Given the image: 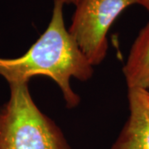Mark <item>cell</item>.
<instances>
[{"mask_svg": "<svg viewBox=\"0 0 149 149\" xmlns=\"http://www.w3.org/2000/svg\"><path fill=\"white\" fill-rule=\"evenodd\" d=\"M129 117L110 149H149V91L128 90Z\"/></svg>", "mask_w": 149, "mask_h": 149, "instance_id": "4", "label": "cell"}, {"mask_svg": "<svg viewBox=\"0 0 149 149\" xmlns=\"http://www.w3.org/2000/svg\"><path fill=\"white\" fill-rule=\"evenodd\" d=\"M128 90L149 89V22L139 32L123 68Z\"/></svg>", "mask_w": 149, "mask_h": 149, "instance_id": "5", "label": "cell"}, {"mask_svg": "<svg viewBox=\"0 0 149 149\" xmlns=\"http://www.w3.org/2000/svg\"><path fill=\"white\" fill-rule=\"evenodd\" d=\"M62 0H53L47 29L23 55L16 58L0 56V76L9 85L28 83L37 75L48 76L61 90L66 107L74 108L80 101L70 85L71 78L91 79L94 70L66 29Z\"/></svg>", "mask_w": 149, "mask_h": 149, "instance_id": "1", "label": "cell"}, {"mask_svg": "<svg viewBox=\"0 0 149 149\" xmlns=\"http://www.w3.org/2000/svg\"><path fill=\"white\" fill-rule=\"evenodd\" d=\"M137 0H80L68 28L91 65L100 64L108 50L107 34L113 23Z\"/></svg>", "mask_w": 149, "mask_h": 149, "instance_id": "3", "label": "cell"}, {"mask_svg": "<svg viewBox=\"0 0 149 149\" xmlns=\"http://www.w3.org/2000/svg\"><path fill=\"white\" fill-rule=\"evenodd\" d=\"M79 1L80 0H62L65 4H74V5H76L79 3Z\"/></svg>", "mask_w": 149, "mask_h": 149, "instance_id": "7", "label": "cell"}, {"mask_svg": "<svg viewBox=\"0 0 149 149\" xmlns=\"http://www.w3.org/2000/svg\"><path fill=\"white\" fill-rule=\"evenodd\" d=\"M137 4L143 6L149 12V0H137Z\"/></svg>", "mask_w": 149, "mask_h": 149, "instance_id": "6", "label": "cell"}, {"mask_svg": "<svg viewBox=\"0 0 149 149\" xmlns=\"http://www.w3.org/2000/svg\"><path fill=\"white\" fill-rule=\"evenodd\" d=\"M0 109V149H70L58 126L39 109L28 83L12 84Z\"/></svg>", "mask_w": 149, "mask_h": 149, "instance_id": "2", "label": "cell"}]
</instances>
